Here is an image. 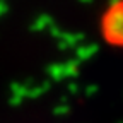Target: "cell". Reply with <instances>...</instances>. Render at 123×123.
<instances>
[{
    "label": "cell",
    "instance_id": "cell-1",
    "mask_svg": "<svg viewBox=\"0 0 123 123\" xmlns=\"http://www.w3.org/2000/svg\"><path fill=\"white\" fill-rule=\"evenodd\" d=\"M101 26H103V36L104 39L113 44V46H118L121 44V27H123V9H121V0H111L108 10L104 12L103 15V21H101Z\"/></svg>",
    "mask_w": 123,
    "mask_h": 123
},
{
    "label": "cell",
    "instance_id": "cell-2",
    "mask_svg": "<svg viewBox=\"0 0 123 123\" xmlns=\"http://www.w3.org/2000/svg\"><path fill=\"white\" fill-rule=\"evenodd\" d=\"M27 89H29L27 84L12 82V86H10V92H12V94H10V104H14V106L21 104L22 99L27 98Z\"/></svg>",
    "mask_w": 123,
    "mask_h": 123
},
{
    "label": "cell",
    "instance_id": "cell-3",
    "mask_svg": "<svg viewBox=\"0 0 123 123\" xmlns=\"http://www.w3.org/2000/svg\"><path fill=\"white\" fill-rule=\"evenodd\" d=\"M98 51H99V46L94 44V43H91V44H80V46H77V50H75V60L77 62L89 60L91 56H94Z\"/></svg>",
    "mask_w": 123,
    "mask_h": 123
},
{
    "label": "cell",
    "instance_id": "cell-4",
    "mask_svg": "<svg viewBox=\"0 0 123 123\" xmlns=\"http://www.w3.org/2000/svg\"><path fill=\"white\" fill-rule=\"evenodd\" d=\"M53 24V19L50 17L48 14H41L39 17L33 22V26H31V29L33 31H41V29H48L50 26Z\"/></svg>",
    "mask_w": 123,
    "mask_h": 123
},
{
    "label": "cell",
    "instance_id": "cell-5",
    "mask_svg": "<svg viewBox=\"0 0 123 123\" xmlns=\"http://www.w3.org/2000/svg\"><path fill=\"white\" fill-rule=\"evenodd\" d=\"M48 74L53 80H63L65 79V70H63V63H53L48 67Z\"/></svg>",
    "mask_w": 123,
    "mask_h": 123
},
{
    "label": "cell",
    "instance_id": "cell-6",
    "mask_svg": "<svg viewBox=\"0 0 123 123\" xmlns=\"http://www.w3.org/2000/svg\"><path fill=\"white\" fill-rule=\"evenodd\" d=\"M63 70H65V79L75 77L77 74H79V62H77L75 58L68 60V62H63Z\"/></svg>",
    "mask_w": 123,
    "mask_h": 123
},
{
    "label": "cell",
    "instance_id": "cell-7",
    "mask_svg": "<svg viewBox=\"0 0 123 123\" xmlns=\"http://www.w3.org/2000/svg\"><path fill=\"white\" fill-rule=\"evenodd\" d=\"M48 89H50V80H46V82H43L36 87H29L27 89V98H38V96L44 94Z\"/></svg>",
    "mask_w": 123,
    "mask_h": 123
},
{
    "label": "cell",
    "instance_id": "cell-8",
    "mask_svg": "<svg viewBox=\"0 0 123 123\" xmlns=\"http://www.w3.org/2000/svg\"><path fill=\"white\" fill-rule=\"evenodd\" d=\"M68 111H70L68 104H60V106H56L55 110H53V113H55V115H67Z\"/></svg>",
    "mask_w": 123,
    "mask_h": 123
},
{
    "label": "cell",
    "instance_id": "cell-9",
    "mask_svg": "<svg viewBox=\"0 0 123 123\" xmlns=\"http://www.w3.org/2000/svg\"><path fill=\"white\" fill-rule=\"evenodd\" d=\"M7 10H9V5H7V2H4V0H0V15L7 14Z\"/></svg>",
    "mask_w": 123,
    "mask_h": 123
},
{
    "label": "cell",
    "instance_id": "cell-10",
    "mask_svg": "<svg viewBox=\"0 0 123 123\" xmlns=\"http://www.w3.org/2000/svg\"><path fill=\"white\" fill-rule=\"evenodd\" d=\"M94 92H98V86H89L87 91H86V94H87V96H92Z\"/></svg>",
    "mask_w": 123,
    "mask_h": 123
},
{
    "label": "cell",
    "instance_id": "cell-11",
    "mask_svg": "<svg viewBox=\"0 0 123 123\" xmlns=\"http://www.w3.org/2000/svg\"><path fill=\"white\" fill-rule=\"evenodd\" d=\"M68 87H70V91H72V92H77V86H75L74 82H70V84H68Z\"/></svg>",
    "mask_w": 123,
    "mask_h": 123
},
{
    "label": "cell",
    "instance_id": "cell-12",
    "mask_svg": "<svg viewBox=\"0 0 123 123\" xmlns=\"http://www.w3.org/2000/svg\"><path fill=\"white\" fill-rule=\"evenodd\" d=\"M80 2H91V0H80Z\"/></svg>",
    "mask_w": 123,
    "mask_h": 123
}]
</instances>
